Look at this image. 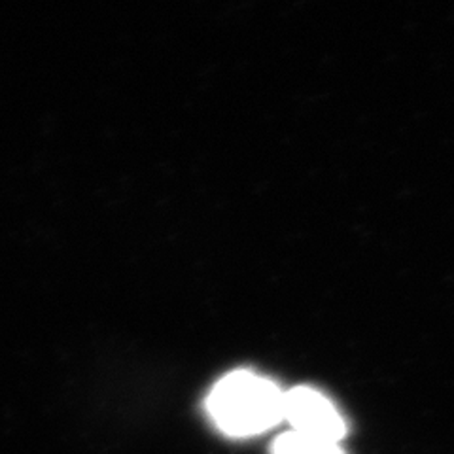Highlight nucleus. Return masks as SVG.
Here are the masks:
<instances>
[{
    "mask_svg": "<svg viewBox=\"0 0 454 454\" xmlns=\"http://www.w3.org/2000/svg\"><path fill=\"white\" fill-rule=\"evenodd\" d=\"M284 419L292 424V432L339 443L347 434L345 419L335 405L320 392L300 387L284 392Z\"/></svg>",
    "mask_w": 454,
    "mask_h": 454,
    "instance_id": "f03ea898",
    "label": "nucleus"
},
{
    "mask_svg": "<svg viewBox=\"0 0 454 454\" xmlns=\"http://www.w3.org/2000/svg\"><path fill=\"white\" fill-rule=\"evenodd\" d=\"M207 411L223 434L248 437L284 419V392L260 375L233 372L212 388Z\"/></svg>",
    "mask_w": 454,
    "mask_h": 454,
    "instance_id": "f257e3e1",
    "label": "nucleus"
},
{
    "mask_svg": "<svg viewBox=\"0 0 454 454\" xmlns=\"http://www.w3.org/2000/svg\"><path fill=\"white\" fill-rule=\"evenodd\" d=\"M273 454H345L339 443L325 442V439L303 435L297 432L282 434L275 445Z\"/></svg>",
    "mask_w": 454,
    "mask_h": 454,
    "instance_id": "7ed1b4c3",
    "label": "nucleus"
}]
</instances>
